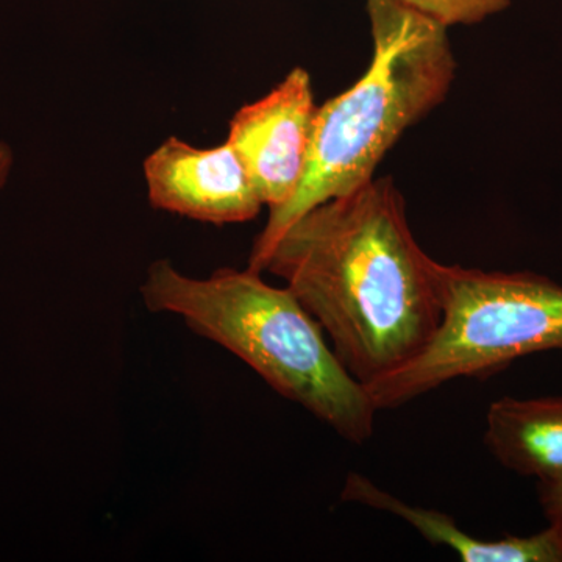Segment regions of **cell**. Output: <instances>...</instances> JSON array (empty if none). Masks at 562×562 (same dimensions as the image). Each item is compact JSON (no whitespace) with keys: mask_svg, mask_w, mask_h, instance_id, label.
Returning <instances> with one entry per match:
<instances>
[{"mask_svg":"<svg viewBox=\"0 0 562 562\" xmlns=\"http://www.w3.org/2000/svg\"><path fill=\"white\" fill-rule=\"evenodd\" d=\"M11 165H13V154H11L10 147L0 140V188H2L7 179H9Z\"/></svg>","mask_w":562,"mask_h":562,"instance_id":"11","label":"cell"},{"mask_svg":"<svg viewBox=\"0 0 562 562\" xmlns=\"http://www.w3.org/2000/svg\"><path fill=\"white\" fill-rule=\"evenodd\" d=\"M442 319L428 346L368 384L376 408H397L457 379H486L512 362L562 350V286L531 272L439 262Z\"/></svg>","mask_w":562,"mask_h":562,"instance_id":"4","label":"cell"},{"mask_svg":"<svg viewBox=\"0 0 562 562\" xmlns=\"http://www.w3.org/2000/svg\"><path fill=\"white\" fill-rule=\"evenodd\" d=\"M140 295L147 310L181 317L347 441L361 446L375 431L379 408L368 387L344 368L299 299L266 283L261 272L222 268L194 279L158 260L147 269Z\"/></svg>","mask_w":562,"mask_h":562,"instance_id":"3","label":"cell"},{"mask_svg":"<svg viewBox=\"0 0 562 562\" xmlns=\"http://www.w3.org/2000/svg\"><path fill=\"white\" fill-rule=\"evenodd\" d=\"M402 2L449 29L450 25H471L482 22L492 14L501 13L512 0H402Z\"/></svg>","mask_w":562,"mask_h":562,"instance_id":"9","label":"cell"},{"mask_svg":"<svg viewBox=\"0 0 562 562\" xmlns=\"http://www.w3.org/2000/svg\"><path fill=\"white\" fill-rule=\"evenodd\" d=\"M316 110L312 77L294 68L268 95L233 116L227 143L269 211L290 202L301 184Z\"/></svg>","mask_w":562,"mask_h":562,"instance_id":"5","label":"cell"},{"mask_svg":"<svg viewBox=\"0 0 562 562\" xmlns=\"http://www.w3.org/2000/svg\"><path fill=\"white\" fill-rule=\"evenodd\" d=\"M484 443L503 468L538 482H560L562 394L491 403Z\"/></svg>","mask_w":562,"mask_h":562,"instance_id":"8","label":"cell"},{"mask_svg":"<svg viewBox=\"0 0 562 562\" xmlns=\"http://www.w3.org/2000/svg\"><path fill=\"white\" fill-rule=\"evenodd\" d=\"M538 495L549 524L562 528V480L538 482Z\"/></svg>","mask_w":562,"mask_h":562,"instance_id":"10","label":"cell"},{"mask_svg":"<svg viewBox=\"0 0 562 562\" xmlns=\"http://www.w3.org/2000/svg\"><path fill=\"white\" fill-rule=\"evenodd\" d=\"M344 502L360 503L401 517L435 546H446L465 562H562V528L550 525L531 536H506L482 541L458 527L450 516L436 509L408 505L371 480L350 472L341 494Z\"/></svg>","mask_w":562,"mask_h":562,"instance_id":"7","label":"cell"},{"mask_svg":"<svg viewBox=\"0 0 562 562\" xmlns=\"http://www.w3.org/2000/svg\"><path fill=\"white\" fill-rule=\"evenodd\" d=\"M265 271L286 281L364 386L416 358L441 324L439 262L414 238L391 179L306 211L273 243Z\"/></svg>","mask_w":562,"mask_h":562,"instance_id":"1","label":"cell"},{"mask_svg":"<svg viewBox=\"0 0 562 562\" xmlns=\"http://www.w3.org/2000/svg\"><path fill=\"white\" fill-rule=\"evenodd\" d=\"M144 180L151 206L210 224L251 221L262 206L227 140L202 149L166 139L144 161Z\"/></svg>","mask_w":562,"mask_h":562,"instance_id":"6","label":"cell"},{"mask_svg":"<svg viewBox=\"0 0 562 562\" xmlns=\"http://www.w3.org/2000/svg\"><path fill=\"white\" fill-rule=\"evenodd\" d=\"M368 11L371 65L350 90L317 106L301 184L290 202L269 211L250 254L255 271L302 214L371 181L403 132L450 91L454 57L446 25L402 0H368Z\"/></svg>","mask_w":562,"mask_h":562,"instance_id":"2","label":"cell"}]
</instances>
